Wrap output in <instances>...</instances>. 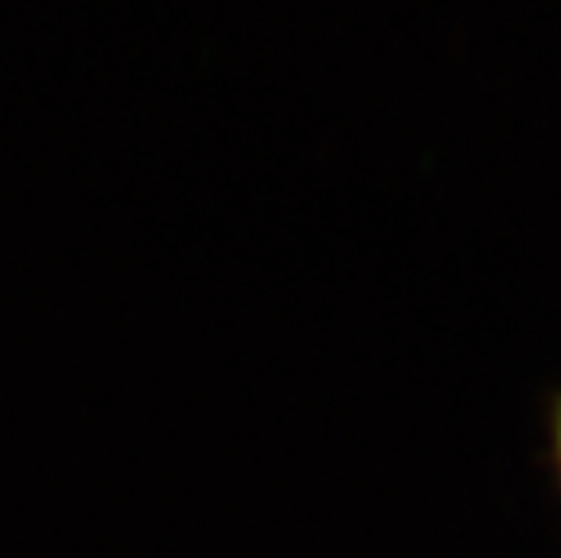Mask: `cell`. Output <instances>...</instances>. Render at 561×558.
I'll return each mask as SVG.
<instances>
[{"mask_svg": "<svg viewBox=\"0 0 561 558\" xmlns=\"http://www.w3.org/2000/svg\"><path fill=\"white\" fill-rule=\"evenodd\" d=\"M551 465H554L558 486H561V391L551 402Z\"/></svg>", "mask_w": 561, "mask_h": 558, "instance_id": "1", "label": "cell"}]
</instances>
